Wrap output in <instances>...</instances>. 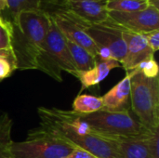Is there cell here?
<instances>
[{"label":"cell","mask_w":159,"mask_h":158,"mask_svg":"<svg viewBox=\"0 0 159 158\" xmlns=\"http://www.w3.org/2000/svg\"><path fill=\"white\" fill-rule=\"evenodd\" d=\"M10 49L16 69L35 70L49 28L50 18L40 9L20 12L11 21Z\"/></svg>","instance_id":"obj_1"},{"label":"cell","mask_w":159,"mask_h":158,"mask_svg":"<svg viewBox=\"0 0 159 158\" xmlns=\"http://www.w3.org/2000/svg\"><path fill=\"white\" fill-rule=\"evenodd\" d=\"M129 73L131 110L148 130L159 128V76L149 78L138 69Z\"/></svg>","instance_id":"obj_2"},{"label":"cell","mask_w":159,"mask_h":158,"mask_svg":"<svg viewBox=\"0 0 159 158\" xmlns=\"http://www.w3.org/2000/svg\"><path fill=\"white\" fill-rule=\"evenodd\" d=\"M36 70L47 74L58 82L62 81V72L76 77L77 71L71 57L66 38L50 19L42 52L36 61Z\"/></svg>","instance_id":"obj_3"},{"label":"cell","mask_w":159,"mask_h":158,"mask_svg":"<svg viewBox=\"0 0 159 158\" xmlns=\"http://www.w3.org/2000/svg\"><path fill=\"white\" fill-rule=\"evenodd\" d=\"M75 147L39 127L28 131L22 142H13L10 153L13 158H64Z\"/></svg>","instance_id":"obj_4"},{"label":"cell","mask_w":159,"mask_h":158,"mask_svg":"<svg viewBox=\"0 0 159 158\" xmlns=\"http://www.w3.org/2000/svg\"><path fill=\"white\" fill-rule=\"evenodd\" d=\"M81 117L102 137H134L146 133V129L137 118L129 113V109L120 112L100 110Z\"/></svg>","instance_id":"obj_5"},{"label":"cell","mask_w":159,"mask_h":158,"mask_svg":"<svg viewBox=\"0 0 159 158\" xmlns=\"http://www.w3.org/2000/svg\"><path fill=\"white\" fill-rule=\"evenodd\" d=\"M86 33L92 38L98 47L110 50L114 59L119 63L126 56L127 47L122 37V28L114 23L110 19L101 23H86Z\"/></svg>","instance_id":"obj_6"},{"label":"cell","mask_w":159,"mask_h":158,"mask_svg":"<svg viewBox=\"0 0 159 158\" xmlns=\"http://www.w3.org/2000/svg\"><path fill=\"white\" fill-rule=\"evenodd\" d=\"M109 19L124 30L146 34L159 29V10L149 6L135 12L108 11Z\"/></svg>","instance_id":"obj_7"},{"label":"cell","mask_w":159,"mask_h":158,"mask_svg":"<svg viewBox=\"0 0 159 158\" xmlns=\"http://www.w3.org/2000/svg\"><path fill=\"white\" fill-rule=\"evenodd\" d=\"M122 37L126 43L127 52L120 65L127 71L134 70L141 62L154 58V52L148 46L143 34L122 30Z\"/></svg>","instance_id":"obj_8"},{"label":"cell","mask_w":159,"mask_h":158,"mask_svg":"<svg viewBox=\"0 0 159 158\" xmlns=\"http://www.w3.org/2000/svg\"><path fill=\"white\" fill-rule=\"evenodd\" d=\"M107 0H65V7L88 23H101L109 19Z\"/></svg>","instance_id":"obj_9"},{"label":"cell","mask_w":159,"mask_h":158,"mask_svg":"<svg viewBox=\"0 0 159 158\" xmlns=\"http://www.w3.org/2000/svg\"><path fill=\"white\" fill-rule=\"evenodd\" d=\"M146 131L143 135L134 137H106L114 141L121 158H152L147 142Z\"/></svg>","instance_id":"obj_10"},{"label":"cell","mask_w":159,"mask_h":158,"mask_svg":"<svg viewBox=\"0 0 159 158\" xmlns=\"http://www.w3.org/2000/svg\"><path fill=\"white\" fill-rule=\"evenodd\" d=\"M102 98L103 110L110 112H120L129 109V102L130 99V75H127L118 82Z\"/></svg>","instance_id":"obj_11"},{"label":"cell","mask_w":159,"mask_h":158,"mask_svg":"<svg viewBox=\"0 0 159 158\" xmlns=\"http://www.w3.org/2000/svg\"><path fill=\"white\" fill-rule=\"evenodd\" d=\"M119 61H117L115 59L111 60H102L99 58H96L95 65L93 68L85 71V72H78L76 74V78L81 83V89L89 88L94 86L99 85L102 81H103L110 72L114 68L120 67Z\"/></svg>","instance_id":"obj_12"},{"label":"cell","mask_w":159,"mask_h":158,"mask_svg":"<svg viewBox=\"0 0 159 158\" xmlns=\"http://www.w3.org/2000/svg\"><path fill=\"white\" fill-rule=\"evenodd\" d=\"M66 43L71 54V57L73 59L74 64L75 66V69L78 72H85L88 71L95 65L96 58L93 57L88 50H86L84 47L69 41L66 39Z\"/></svg>","instance_id":"obj_13"},{"label":"cell","mask_w":159,"mask_h":158,"mask_svg":"<svg viewBox=\"0 0 159 158\" xmlns=\"http://www.w3.org/2000/svg\"><path fill=\"white\" fill-rule=\"evenodd\" d=\"M103 109L102 97H96L89 94L78 95L73 102V110L79 115H89Z\"/></svg>","instance_id":"obj_14"},{"label":"cell","mask_w":159,"mask_h":158,"mask_svg":"<svg viewBox=\"0 0 159 158\" xmlns=\"http://www.w3.org/2000/svg\"><path fill=\"white\" fill-rule=\"evenodd\" d=\"M12 121L6 113L0 112V158L12 156L10 147L13 142L11 139Z\"/></svg>","instance_id":"obj_15"},{"label":"cell","mask_w":159,"mask_h":158,"mask_svg":"<svg viewBox=\"0 0 159 158\" xmlns=\"http://www.w3.org/2000/svg\"><path fill=\"white\" fill-rule=\"evenodd\" d=\"M149 7L148 0H107L108 11L135 12L146 9Z\"/></svg>","instance_id":"obj_16"},{"label":"cell","mask_w":159,"mask_h":158,"mask_svg":"<svg viewBox=\"0 0 159 158\" xmlns=\"http://www.w3.org/2000/svg\"><path fill=\"white\" fill-rule=\"evenodd\" d=\"M7 8L10 11L12 21L17 15L24 10H33V9H39V3L40 0H6Z\"/></svg>","instance_id":"obj_17"},{"label":"cell","mask_w":159,"mask_h":158,"mask_svg":"<svg viewBox=\"0 0 159 158\" xmlns=\"http://www.w3.org/2000/svg\"><path fill=\"white\" fill-rule=\"evenodd\" d=\"M12 34L11 21L3 19L0 20V49H10Z\"/></svg>","instance_id":"obj_18"},{"label":"cell","mask_w":159,"mask_h":158,"mask_svg":"<svg viewBox=\"0 0 159 158\" xmlns=\"http://www.w3.org/2000/svg\"><path fill=\"white\" fill-rule=\"evenodd\" d=\"M135 69H138L144 76L149 78H155L158 76V65L154 58L141 62Z\"/></svg>","instance_id":"obj_19"},{"label":"cell","mask_w":159,"mask_h":158,"mask_svg":"<svg viewBox=\"0 0 159 158\" xmlns=\"http://www.w3.org/2000/svg\"><path fill=\"white\" fill-rule=\"evenodd\" d=\"M147 142L152 158H159V128L148 131Z\"/></svg>","instance_id":"obj_20"},{"label":"cell","mask_w":159,"mask_h":158,"mask_svg":"<svg viewBox=\"0 0 159 158\" xmlns=\"http://www.w3.org/2000/svg\"><path fill=\"white\" fill-rule=\"evenodd\" d=\"M14 70H16L14 61L7 59H0V81L9 77Z\"/></svg>","instance_id":"obj_21"},{"label":"cell","mask_w":159,"mask_h":158,"mask_svg":"<svg viewBox=\"0 0 159 158\" xmlns=\"http://www.w3.org/2000/svg\"><path fill=\"white\" fill-rule=\"evenodd\" d=\"M143 34L147 40V43L150 48L153 50L154 53L157 52L159 49V30L149 32Z\"/></svg>","instance_id":"obj_22"},{"label":"cell","mask_w":159,"mask_h":158,"mask_svg":"<svg viewBox=\"0 0 159 158\" xmlns=\"http://www.w3.org/2000/svg\"><path fill=\"white\" fill-rule=\"evenodd\" d=\"M64 158H99L97 157L96 156L92 155L91 153L80 149V148H76L75 149L72 153H70L67 156H65Z\"/></svg>","instance_id":"obj_23"},{"label":"cell","mask_w":159,"mask_h":158,"mask_svg":"<svg viewBox=\"0 0 159 158\" xmlns=\"http://www.w3.org/2000/svg\"><path fill=\"white\" fill-rule=\"evenodd\" d=\"M1 58L10 60V61H14V63H15L14 57H13V54H12L11 49H0V59Z\"/></svg>","instance_id":"obj_24"},{"label":"cell","mask_w":159,"mask_h":158,"mask_svg":"<svg viewBox=\"0 0 159 158\" xmlns=\"http://www.w3.org/2000/svg\"><path fill=\"white\" fill-rule=\"evenodd\" d=\"M6 8H7V1H6V0H0V20L4 19V18L1 16V11H2V10H5Z\"/></svg>","instance_id":"obj_25"},{"label":"cell","mask_w":159,"mask_h":158,"mask_svg":"<svg viewBox=\"0 0 159 158\" xmlns=\"http://www.w3.org/2000/svg\"><path fill=\"white\" fill-rule=\"evenodd\" d=\"M148 5L151 6V7H155V8H157V10H159L158 0H148Z\"/></svg>","instance_id":"obj_26"},{"label":"cell","mask_w":159,"mask_h":158,"mask_svg":"<svg viewBox=\"0 0 159 158\" xmlns=\"http://www.w3.org/2000/svg\"><path fill=\"white\" fill-rule=\"evenodd\" d=\"M2 158H13L12 156H8V157H2Z\"/></svg>","instance_id":"obj_27"}]
</instances>
